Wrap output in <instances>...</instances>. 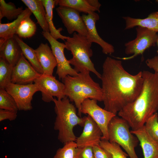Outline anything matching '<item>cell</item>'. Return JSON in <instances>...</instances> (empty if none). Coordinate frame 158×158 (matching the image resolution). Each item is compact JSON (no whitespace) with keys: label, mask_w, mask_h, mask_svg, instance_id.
Segmentation results:
<instances>
[{"label":"cell","mask_w":158,"mask_h":158,"mask_svg":"<svg viewBox=\"0 0 158 158\" xmlns=\"http://www.w3.org/2000/svg\"><path fill=\"white\" fill-rule=\"evenodd\" d=\"M102 68L100 79L104 109L116 115L139 95L143 83L142 72L132 75L125 69L121 60L109 57Z\"/></svg>","instance_id":"obj_1"},{"label":"cell","mask_w":158,"mask_h":158,"mask_svg":"<svg viewBox=\"0 0 158 158\" xmlns=\"http://www.w3.org/2000/svg\"><path fill=\"white\" fill-rule=\"evenodd\" d=\"M142 72L143 83L139 95L118 113L133 130L143 127L158 111V76L155 72Z\"/></svg>","instance_id":"obj_2"},{"label":"cell","mask_w":158,"mask_h":158,"mask_svg":"<svg viewBox=\"0 0 158 158\" xmlns=\"http://www.w3.org/2000/svg\"><path fill=\"white\" fill-rule=\"evenodd\" d=\"M90 72L78 73L75 76H66L62 80L64 85V94L70 101L74 102L78 109V115L81 117V105L86 99L103 101L102 87L95 82Z\"/></svg>","instance_id":"obj_3"},{"label":"cell","mask_w":158,"mask_h":158,"mask_svg":"<svg viewBox=\"0 0 158 158\" xmlns=\"http://www.w3.org/2000/svg\"><path fill=\"white\" fill-rule=\"evenodd\" d=\"M53 102L56 115L54 129L58 131V139L64 144L75 142L77 138L73 128L77 125L83 126L85 116L82 118L77 115L75 107L66 97L62 99L54 98Z\"/></svg>","instance_id":"obj_4"},{"label":"cell","mask_w":158,"mask_h":158,"mask_svg":"<svg viewBox=\"0 0 158 158\" xmlns=\"http://www.w3.org/2000/svg\"><path fill=\"white\" fill-rule=\"evenodd\" d=\"M66 49L70 51L72 58L68 60L78 73L85 71L93 73L99 79L101 75L96 69L90 58L93 55L92 43L87 37L75 32L71 37H68L65 40Z\"/></svg>","instance_id":"obj_5"},{"label":"cell","mask_w":158,"mask_h":158,"mask_svg":"<svg viewBox=\"0 0 158 158\" xmlns=\"http://www.w3.org/2000/svg\"><path fill=\"white\" fill-rule=\"evenodd\" d=\"M130 127L125 120L116 116L108 125L109 141L116 143L122 147L130 158H139L135 148L139 141L137 137L131 133Z\"/></svg>","instance_id":"obj_6"},{"label":"cell","mask_w":158,"mask_h":158,"mask_svg":"<svg viewBox=\"0 0 158 158\" xmlns=\"http://www.w3.org/2000/svg\"><path fill=\"white\" fill-rule=\"evenodd\" d=\"M136 29V38L125 44V53L133 55L127 57L116 58L118 59L128 60L133 59L140 54L142 55L147 49L155 46L158 39L157 32L139 26H137Z\"/></svg>","instance_id":"obj_7"},{"label":"cell","mask_w":158,"mask_h":158,"mask_svg":"<svg viewBox=\"0 0 158 158\" xmlns=\"http://www.w3.org/2000/svg\"><path fill=\"white\" fill-rule=\"evenodd\" d=\"M97 102L94 99H86L81 104V112L90 116L98 126L102 134L101 140H109L108 125L116 115L101 108Z\"/></svg>","instance_id":"obj_8"},{"label":"cell","mask_w":158,"mask_h":158,"mask_svg":"<svg viewBox=\"0 0 158 158\" xmlns=\"http://www.w3.org/2000/svg\"><path fill=\"white\" fill-rule=\"evenodd\" d=\"M42 34L49 42L51 48L57 62L56 73L60 80H62L67 75L75 76L78 73L72 68L68 60L64 54V49H66L65 43L58 41L53 38L49 32L42 31Z\"/></svg>","instance_id":"obj_9"},{"label":"cell","mask_w":158,"mask_h":158,"mask_svg":"<svg viewBox=\"0 0 158 158\" xmlns=\"http://www.w3.org/2000/svg\"><path fill=\"white\" fill-rule=\"evenodd\" d=\"M42 95V100L49 103L53 101L54 97L62 99L66 97L64 94L63 83L52 75H41L34 81Z\"/></svg>","instance_id":"obj_10"},{"label":"cell","mask_w":158,"mask_h":158,"mask_svg":"<svg viewBox=\"0 0 158 158\" xmlns=\"http://www.w3.org/2000/svg\"><path fill=\"white\" fill-rule=\"evenodd\" d=\"M5 89L15 100L18 110L25 111L32 109L31 102L33 96L39 91L34 83L19 85L11 83Z\"/></svg>","instance_id":"obj_11"},{"label":"cell","mask_w":158,"mask_h":158,"mask_svg":"<svg viewBox=\"0 0 158 158\" xmlns=\"http://www.w3.org/2000/svg\"><path fill=\"white\" fill-rule=\"evenodd\" d=\"M56 11L68 34H72L77 32L87 37V30L79 12L70 8L61 6L57 7Z\"/></svg>","instance_id":"obj_12"},{"label":"cell","mask_w":158,"mask_h":158,"mask_svg":"<svg viewBox=\"0 0 158 158\" xmlns=\"http://www.w3.org/2000/svg\"><path fill=\"white\" fill-rule=\"evenodd\" d=\"M85 118L83 132L75 141L78 148L99 145L102 136L101 130L92 118L87 115Z\"/></svg>","instance_id":"obj_13"},{"label":"cell","mask_w":158,"mask_h":158,"mask_svg":"<svg viewBox=\"0 0 158 158\" xmlns=\"http://www.w3.org/2000/svg\"><path fill=\"white\" fill-rule=\"evenodd\" d=\"M41 75L33 67L23 54L13 67L11 83L19 85L32 83Z\"/></svg>","instance_id":"obj_14"},{"label":"cell","mask_w":158,"mask_h":158,"mask_svg":"<svg viewBox=\"0 0 158 158\" xmlns=\"http://www.w3.org/2000/svg\"><path fill=\"white\" fill-rule=\"evenodd\" d=\"M81 16L87 30V37L89 41L92 43L95 42L98 44L105 54H111L114 53L115 50L113 46L102 38L97 31L96 23L99 19V15L94 12L87 14H83Z\"/></svg>","instance_id":"obj_15"},{"label":"cell","mask_w":158,"mask_h":158,"mask_svg":"<svg viewBox=\"0 0 158 158\" xmlns=\"http://www.w3.org/2000/svg\"><path fill=\"white\" fill-rule=\"evenodd\" d=\"M22 54L20 47L14 36L6 39L0 38V58L14 67Z\"/></svg>","instance_id":"obj_16"},{"label":"cell","mask_w":158,"mask_h":158,"mask_svg":"<svg viewBox=\"0 0 158 158\" xmlns=\"http://www.w3.org/2000/svg\"><path fill=\"white\" fill-rule=\"evenodd\" d=\"M130 132L138 139L144 158H158V142L150 136L144 125L138 130H132Z\"/></svg>","instance_id":"obj_17"},{"label":"cell","mask_w":158,"mask_h":158,"mask_svg":"<svg viewBox=\"0 0 158 158\" xmlns=\"http://www.w3.org/2000/svg\"><path fill=\"white\" fill-rule=\"evenodd\" d=\"M35 50L43 70V74L52 75L57 62L51 48L47 43H41Z\"/></svg>","instance_id":"obj_18"},{"label":"cell","mask_w":158,"mask_h":158,"mask_svg":"<svg viewBox=\"0 0 158 158\" xmlns=\"http://www.w3.org/2000/svg\"><path fill=\"white\" fill-rule=\"evenodd\" d=\"M125 21V30L129 29L135 26H140L158 32V11L150 14L144 19L136 18L129 16L123 17Z\"/></svg>","instance_id":"obj_19"},{"label":"cell","mask_w":158,"mask_h":158,"mask_svg":"<svg viewBox=\"0 0 158 158\" xmlns=\"http://www.w3.org/2000/svg\"><path fill=\"white\" fill-rule=\"evenodd\" d=\"M35 16L43 31L50 33L49 26L45 19L46 13L42 0H22Z\"/></svg>","instance_id":"obj_20"},{"label":"cell","mask_w":158,"mask_h":158,"mask_svg":"<svg viewBox=\"0 0 158 158\" xmlns=\"http://www.w3.org/2000/svg\"><path fill=\"white\" fill-rule=\"evenodd\" d=\"M32 13L30 9L27 8L13 22L4 23H0V38L6 39L14 36L21 22L30 17Z\"/></svg>","instance_id":"obj_21"},{"label":"cell","mask_w":158,"mask_h":158,"mask_svg":"<svg viewBox=\"0 0 158 158\" xmlns=\"http://www.w3.org/2000/svg\"><path fill=\"white\" fill-rule=\"evenodd\" d=\"M42 1L45 10V19L49 27L50 35L56 40L61 39L65 41L68 37L61 34L60 32L63 30L62 28H60L57 29L53 21V9L56 5V0H42Z\"/></svg>","instance_id":"obj_22"},{"label":"cell","mask_w":158,"mask_h":158,"mask_svg":"<svg viewBox=\"0 0 158 158\" xmlns=\"http://www.w3.org/2000/svg\"><path fill=\"white\" fill-rule=\"evenodd\" d=\"M14 36L20 46L23 54L26 59L38 73L43 74V70L38 61L35 50L24 42L17 35L15 34Z\"/></svg>","instance_id":"obj_23"},{"label":"cell","mask_w":158,"mask_h":158,"mask_svg":"<svg viewBox=\"0 0 158 158\" xmlns=\"http://www.w3.org/2000/svg\"><path fill=\"white\" fill-rule=\"evenodd\" d=\"M56 5L70 8L87 14L97 11L89 4L87 0H56Z\"/></svg>","instance_id":"obj_24"},{"label":"cell","mask_w":158,"mask_h":158,"mask_svg":"<svg viewBox=\"0 0 158 158\" xmlns=\"http://www.w3.org/2000/svg\"><path fill=\"white\" fill-rule=\"evenodd\" d=\"M22 7L17 8L12 2L6 3L4 0H0V21L6 17L9 20L16 19L23 11Z\"/></svg>","instance_id":"obj_25"},{"label":"cell","mask_w":158,"mask_h":158,"mask_svg":"<svg viewBox=\"0 0 158 158\" xmlns=\"http://www.w3.org/2000/svg\"><path fill=\"white\" fill-rule=\"evenodd\" d=\"M36 30L35 23L30 17L21 22L16 34L20 38H29L35 35Z\"/></svg>","instance_id":"obj_26"},{"label":"cell","mask_w":158,"mask_h":158,"mask_svg":"<svg viewBox=\"0 0 158 158\" xmlns=\"http://www.w3.org/2000/svg\"><path fill=\"white\" fill-rule=\"evenodd\" d=\"M13 67L0 58V89H5L11 83Z\"/></svg>","instance_id":"obj_27"},{"label":"cell","mask_w":158,"mask_h":158,"mask_svg":"<svg viewBox=\"0 0 158 158\" xmlns=\"http://www.w3.org/2000/svg\"><path fill=\"white\" fill-rule=\"evenodd\" d=\"M99 145L109 152L113 158H127L128 156L116 143L110 142L108 140H101Z\"/></svg>","instance_id":"obj_28"},{"label":"cell","mask_w":158,"mask_h":158,"mask_svg":"<svg viewBox=\"0 0 158 158\" xmlns=\"http://www.w3.org/2000/svg\"><path fill=\"white\" fill-rule=\"evenodd\" d=\"M0 109L17 112L19 110L15 100L5 89H0Z\"/></svg>","instance_id":"obj_29"},{"label":"cell","mask_w":158,"mask_h":158,"mask_svg":"<svg viewBox=\"0 0 158 158\" xmlns=\"http://www.w3.org/2000/svg\"><path fill=\"white\" fill-rule=\"evenodd\" d=\"M77 148L75 142H67L57 150L53 158H75Z\"/></svg>","instance_id":"obj_30"},{"label":"cell","mask_w":158,"mask_h":158,"mask_svg":"<svg viewBox=\"0 0 158 158\" xmlns=\"http://www.w3.org/2000/svg\"><path fill=\"white\" fill-rule=\"evenodd\" d=\"M144 126L150 136L158 142V114L157 112L147 119Z\"/></svg>","instance_id":"obj_31"},{"label":"cell","mask_w":158,"mask_h":158,"mask_svg":"<svg viewBox=\"0 0 158 158\" xmlns=\"http://www.w3.org/2000/svg\"><path fill=\"white\" fill-rule=\"evenodd\" d=\"M75 158H95L93 147H78Z\"/></svg>","instance_id":"obj_32"},{"label":"cell","mask_w":158,"mask_h":158,"mask_svg":"<svg viewBox=\"0 0 158 158\" xmlns=\"http://www.w3.org/2000/svg\"><path fill=\"white\" fill-rule=\"evenodd\" d=\"M17 112L0 109V121L5 120L12 121L17 117Z\"/></svg>","instance_id":"obj_33"},{"label":"cell","mask_w":158,"mask_h":158,"mask_svg":"<svg viewBox=\"0 0 158 158\" xmlns=\"http://www.w3.org/2000/svg\"><path fill=\"white\" fill-rule=\"evenodd\" d=\"M93 147L95 158H113L109 152L99 145Z\"/></svg>","instance_id":"obj_34"},{"label":"cell","mask_w":158,"mask_h":158,"mask_svg":"<svg viewBox=\"0 0 158 158\" xmlns=\"http://www.w3.org/2000/svg\"><path fill=\"white\" fill-rule=\"evenodd\" d=\"M158 54V50L157 51ZM147 65L150 68L153 69L158 76V54L154 57L147 59L145 61Z\"/></svg>","instance_id":"obj_35"},{"label":"cell","mask_w":158,"mask_h":158,"mask_svg":"<svg viewBox=\"0 0 158 158\" xmlns=\"http://www.w3.org/2000/svg\"><path fill=\"white\" fill-rule=\"evenodd\" d=\"M88 3L92 6L95 8L99 13L100 12V8L101 4L97 0H87Z\"/></svg>","instance_id":"obj_36"},{"label":"cell","mask_w":158,"mask_h":158,"mask_svg":"<svg viewBox=\"0 0 158 158\" xmlns=\"http://www.w3.org/2000/svg\"><path fill=\"white\" fill-rule=\"evenodd\" d=\"M157 44L158 45V40H157Z\"/></svg>","instance_id":"obj_37"},{"label":"cell","mask_w":158,"mask_h":158,"mask_svg":"<svg viewBox=\"0 0 158 158\" xmlns=\"http://www.w3.org/2000/svg\"><path fill=\"white\" fill-rule=\"evenodd\" d=\"M156 1H157V3L158 4V0H157Z\"/></svg>","instance_id":"obj_38"}]
</instances>
